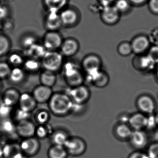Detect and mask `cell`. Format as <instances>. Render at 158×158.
Instances as JSON below:
<instances>
[{"mask_svg":"<svg viewBox=\"0 0 158 158\" xmlns=\"http://www.w3.org/2000/svg\"><path fill=\"white\" fill-rule=\"evenodd\" d=\"M120 13L114 6L103 7L101 13V18L108 25H112L118 22Z\"/></svg>","mask_w":158,"mask_h":158,"instance_id":"obj_11","label":"cell"},{"mask_svg":"<svg viewBox=\"0 0 158 158\" xmlns=\"http://www.w3.org/2000/svg\"><path fill=\"white\" fill-rule=\"evenodd\" d=\"M37 103L32 95L28 93H24L20 94L19 101L20 109L30 113L36 107Z\"/></svg>","mask_w":158,"mask_h":158,"instance_id":"obj_17","label":"cell"},{"mask_svg":"<svg viewBox=\"0 0 158 158\" xmlns=\"http://www.w3.org/2000/svg\"><path fill=\"white\" fill-rule=\"evenodd\" d=\"M74 103L67 94H53L49 101V107L51 112L58 116L67 115L72 111Z\"/></svg>","mask_w":158,"mask_h":158,"instance_id":"obj_1","label":"cell"},{"mask_svg":"<svg viewBox=\"0 0 158 158\" xmlns=\"http://www.w3.org/2000/svg\"><path fill=\"white\" fill-rule=\"evenodd\" d=\"M69 138L65 132L59 131L54 133L52 135V140L54 144L64 146Z\"/></svg>","mask_w":158,"mask_h":158,"instance_id":"obj_31","label":"cell"},{"mask_svg":"<svg viewBox=\"0 0 158 158\" xmlns=\"http://www.w3.org/2000/svg\"><path fill=\"white\" fill-rule=\"evenodd\" d=\"M130 3L133 4L135 5H140L144 3L147 0H129Z\"/></svg>","mask_w":158,"mask_h":158,"instance_id":"obj_49","label":"cell"},{"mask_svg":"<svg viewBox=\"0 0 158 158\" xmlns=\"http://www.w3.org/2000/svg\"><path fill=\"white\" fill-rule=\"evenodd\" d=\"M155 121H156V125H158V112L155 116Z\"/></svg>","mask_w":158,"mask_h":158,"instance_id":"obj_51","label":"cell"},{"mask_svg":"<svg viewBox=\"0 0 158 158\" xmlns=\"http://www.w3.org/2000/svg\"><path fill=\"white\" fill-rule=\"evenodd\" d=\"M13 107L5 104L2 101L0 103V118L2 119L9 118L12 112Z\"/></svg>","mask_w":158,"mask_h":158,"instance_id":"obj_36","label":"cell"},{"mask_svg":"<svg viewBox=\"0 0 158 158\" xmlns=\"http://www.w3.org/2000/svg\"><path fill=\"white\" fill-rule=\"evenodd\" d=\"M20 96V94L18 90L11 88L5 92L2 101L6 105L13 107L19 103Z\"/></svg>","mask_w":158,"mask_h":158,"instance_id":"obj_22","label":"cell"},{"mask_svg":"<svg viewBox=\"0 0 158 158\" xmlns=\"http://www.w3.org/2000/svg\"><path fill=\"white\" fill-rule=\"evenodd\" d=\"M149 7L153 13L158 14V0H149Z\"/></svg>","mask_w":158,"mask_h":158,"instance_id":"obj_45","label":"cell"},{"mask_svg":"<svg viewBox=\"0 0 158 158\" xmlns=\"http://www.w3.org/2000/svg\"><path fill=\"white\" fill-rule=\"evenodd\" d=\"M25 69L30 72H35L39 70L41 64L36 59L30 58L24 63Z\"/></svg>","mask_w":158,"mask_h":158,"instance_id":"obj_33","label":"cell"},{"mask_svg":"<svg viewBox=\"0 0 158 158\" xmlns=\"http://www.w3.org/2000/svg\"><path fill=\"white\" fill-rule=\"evenodd\" d=\"M1 131L7 135H12L16 132V125L9 118L2 119L0 123Z\"/></svg>","mask_w":158,"mask_h":158,"instance_id":"obj_29","label":"cell"},{"mask_svg":"<svg viewBox=\"0 0 158 158\" xmlns=\"http://www.w3.org/2000/svg\"><path fill=\"white\" fill-rule=\"evenodd\" d=\"M147 155L149 158H158V143L150 146Z\"/></svg>","mask_w":158,"mask_h":158,"instance_id":"obj_43","label":"cell"},{"mask_svg":"<svg viewBox=\"0 0 158 158\" xmlns=\"http://www.w3.org/2000/svg\"><path fill=\"white\" fill-rule=\"evenodd\" d=\"M117 52L119 54L122 56H127L130 55L133 53L130 43L123 42L120 44L117 47Z\"/></svg>","mask_w":158,"mask_h":158,"instance_id":"obj_32","label":"cell"},{"mask_svg":"<svg viewBox=\"0 0 158 158\" xmlns=\"http://www.w3.org/2000/svg\"><path fill=\"white\" fill-rule=\"evenodd\" d=\"M8 60L11 64L15 66L16 67L24 63V59L22 56L17 53L12 54L9 56Z\"/></svg>","mask_w":158,"mask_h":158,"instance_id":"obj_37","label":"cell"},{"mask_svg":"<svg viewBox=\"0 0 158 158\" xmlns=\"http://www.w3.org/2000/svg\"><path fill=\"white\" fill-rule=\"evenodd\" d=\"M9 64L5 62L0 63V78L2 79L9 77L11 71Z\"/></svg>","mask_w":158,"mask_h":158,"instance_id":"obj_39","label":"cell"},{"mask_svg":"<svg viewBox=\"0 0 158 158\" xmlns=\"http://www.w3.org/2000/svg\"><path fill=\"white\" fill-rule=\"evenodd\" d=\"M64 74L67 83L71 88L83 85L85 78L81 71L73 64L67 63L64 65Z\"/></svg>","mask_w":158,"mask_h":158,"instance_id":"obj_3","label":"cell"},{"mask_svg":"<svg viewBox=\"0 0 158 158\" xmlns=\"http://www.w3.org/2000/svg\"><path fill=\"white\" fill-rule=\"evenodd\" d=\"M130 4L129 0H116L114 6L121 14L127 12L130 9Z\"/></svg>","mask_w":158,"mask_h":158,"instance_id":"obj_35","label":"cell"},{"mask_svg":"<svg viewBox=\"0 0 158 158\" xmlns=\"http://www.w3.org/2000/svg\"><path fill=\"white\" fill-rule=\"evenodd\" d=\"M63 61V55L61 53L47 51L42 58L41 64L45 70L55 73L62 68Z\"/></svg>","mask_w":158,"mask_h":158,"instance_id":"obj_2","label":"cell"},{"mask_svg":"<svg viewBox=\"0 0 158 158\" xmlns=\"http://www.w3.org/2000/svg\"><path fill=\"white\" fill-rule=\"evenodd\" d=\"M3 157V147L0 145V158Z\"/></svg>","mask_w":158,"mask_h":158,"instance_id":"obj_50","label":"cell"},{"mask_svg":"<svg viewBox=\"0 0 158 158\" xmlns=\"http://www.w3.org/2000/svg\"><path fill=\"white\" fill-rule=\"evenodd\" d=\"M79 49V42L75 39H67L63 41L60 47L61 53L63 56L70 57L76 55Z\"/></svg>","mask_w":158,"mask_h":158,"instance_id":"obj_13","label":"cell"},{"mask_svg":"<svg viewBox=\"0 0 158 158\" xmlns=\"http://www.w3.org/2000/svg\"><path fill=\"white\" fill-rule=\"evenodd\" d=\"M47 51L43 44L41 45L37 43L28 49H26L25 54L30 58L37 60L39 58L42 59Z\"/></svg>","mask_w":158,"mask_h":158,"instance_id":"obj_23","label":"cell"},{"mask_svg":"<svg viewBox=\"0 0 158 158\" xmlns=\"http://www.w3.org/2000/svg\"><path fill=\"white\" fill-rule=\"evenodd\" d=\"M100 5L103 7H107V6H112L114 3H115L116 0H98Z\"/></svg>","mask_w":158,"mask_h":158,"instance_id":"obj_48","label":"cell"},{"mask_svg":"<svg viewBox=\"0 0 158 158\" xmlns=\"http://www.w3.org/2000/svg\"><path fill=\"white\" fill-rule=\"evenodd\" d=\"M35 134L40 138H45L48 135V130L43 125H40L36 128Z\"/></svg>","mask_w":158,"mask_h":158,"instance_id":"obj_44","label":"cell"},{"mask_svg":"<svg viewBox=\"0 0 158 158\" xmlns=\"http://www.w3.org/2000/svg\"><path fill=\"white\" fill-rule=\"evenodd\" d=\"M62 25L70 26L74 25L78 20V14L70 8L64 9L59 13Z\"/></svg>","mask_w":158,"mask_h":158,"instance_id":"obj_20","label":"cell"},{"mask_svg":"<svg viewBox=\"0 0 158 158\" xmlns=\"http://www.w3.org/2000/svg\"><path fill=\"white\" fill-rule=\"evenodd\" d=\"M68 153L63 146L54 145L48 151L49 158H66Z\"/></svg>","mask_w":158,"mask_h":158,"instance_id":"obj_28","label":"cell"},{"mask_svg":"<svg viewBox=\"0 0 158 158\" xmlns=\"http://www.w3.org/2000/svg\"><path fill=\"white\" fill-rule=\"evenodd\" d=\"M36 43V39L32 36H27L24 37L21 42L22 46L26 49H28Z\"/></svg>","mask_w":158,"mask_h":158,"instance_id":"obj_42","label":"cell"},{"mask_svg":"<svg viewBox=\"0 0 158 158\" xmlns=\"http://www.w3.org/2000/svg\"><path fill=\"white\" fill-rule=\"evenodd\" d=\"M67 94L70 97L74 104L82 105L90 99L91 93L88 87L82 85L71 88L69 93Z\"/></svg>","mask_w":158,"mask_h":158,"instance_id":"obj_5","label":"cell"},{"mask_svg":"<svg viewBox=\"0 0 158 158\" xmlns=\"http://www.w3.org/2000/svg\"><path fill=\"white\" fill-rule=\"evenodd\" d=\"M25 73L20 68L15 67L11 69L9 78L12 82L18 84L21 82L25 78Z\"/></svg>","mask_w":158,"mask_h":158,"instance_id":"obj_30","label":"cell"},{"mask_svg":"<svg viewBox=\"0 0 158 158\" xmlns=\"http://www.w3.org/2000/svg\"><path fill=\"white\" fill-rule=\"evenodd\" d=\"M10 43L8 39L4 35L0 34V56L8 52L10 49Z\"/></svg>","mask_w":158,"mask_h":158,"instance_id":"obj_34","label":"cell"},{"mask_svg":"<svg viewBox=\"0 0 158 158\" xmlns=\"http://www.w3.org/2000/svg\"><path fill=\"white\" fill-rule=\"evenodd\" d=\"M157 77H158V70H157Z\"/></svg>","mask_w":158,"mask_h":158,"instance_id":"obj_52","label":"cell"},{"mask_svg":"<svg viewBox=\"0 0 158 158\" xmlns=\"http://www.w3.org/2000/svg\"><path fill=\"white\" fill-rule=\"evenodd\" d=\"M87 78L93 85L98 88L105 87L109 81V77L107 73L102 70L93 75L87 76Z\"/></svg>","mask_w":158,"mask_h":158,"instance_id":"obj_18","label":"cell"},{"mask_svg":"<svg viewBox=\"0 0 158 158\" xmlns=\"http://www.w3.org/2000/svg\"><path fill=\"white\" fill-rule=\"evenodd\" d=\"M22 153L28 156H32L37 154L40 148L38 140L33 137L25 138L19 144Z\"/></svg>","mask_w":158,"mask_h":158,"instance_id":"obj_12","label":"cell"},{"mask_svg":"<svg viewBox=\"0 0 158 158\" xmlns=\"http://www.w3.org/2000/svg\"><path fill=\"white\" fill-rule=\"evenodd\" d=\"M57 77L54 72L45 70L40 76V81L42 85L51 87L53 86L56 81Z\"/></svg>","mask_w":158,"mask_h":158,"instance_id":"obj_27","label":"cell"},{"mask_svg":"<svg viewBox=\"0 0 158 158\" xmlns=\"http://www.w3.org/2000/svg\"><path fill=\"white\" fill-rule=\"evenodd\" d=\"M63 41L57 31H48L44 37L43 45L47 51H55L60 48Z\"/></svg>","mask_w":158,"mask_h":158,"instance_id":"obj_7","label":"cell"},{"mask_svg":"<svg viewBox=\"0 0 158 158\" xmlns=\"http://www.w3.org/2000/svg\"><path fill=\"white\" fill-rule=\"evenodd\" d=\"M64 146L68 154L74 156L83 155L86 148L85 142L81 138L77 137L69 138Z\"/></svg>","mask_w":158,"mask_h":158,"instance_id":"obj_6","label":"cell"},{"mask_svg":"<svg viewBox=\"0 0 158 158\" xmlns=\"http://www.w3.org/2000/svg\"><path fill=\"white\" fill-rule=\"evenodd\" d=\"M115 135L119 139L126 140L130 138L132 134V128L125 123L118 124L115 128Z\"/></svg>","mask_w":158,"mask_h":158,"instance_id":"obj_25","label":"cell"},{"mask_svg":"<svg viewBox=\"0 0 158 158\" xmlns=\"http://www.w3.org/2000/svg\"><path fill=\"white\" fill-rule=\"evenodd\" d=\"M45 23L48 31H57L62 25L59 13L48 12Z\"/></svg>","mask_w":158,"mask_h":158,"instance_id":"obj_16","label":"cell"},{"mask_svg":"<svg viewBox=\"0 0 158 158\" xmlns=\"http://www.w3.org/2000/svg\"><path fill=\"white\" fill-rule=\"evenodd\" d=\"M129 122L130 127L135 131H143L147 126V117L141 112L135 113L129 118Z\"/></svg>","mask_w":158,"mask_h":158,"instance_id":"obj_15","label":"cell"},{"mask_svg":"<svg viewBox=\"0 0 158 158\" xmlns=\"http://www.w3.org/2000/svg\"><path fill=\"white\" fill-rule=\"evenodd\" d=\"M51 87L41 85L37 86L34 89L32 96L37 103H44L49 101L53 95Z\"/></svg>","mask_w":158,"mask_h":158,"instance_id":"obj_14","label":"cell"},{"mask_svg":"<svg viewBox=\"0 0 158 158\" xmlns=\"http://www.w3.org/2000/svg\"><path fill=\"white\" fill-rule=\"evenodd\" d=\"M36 129L34 123L28 120L18 122L16 125L17 133L25 138L32 137L35 134Z\"/></svg>","mask_w":158,"mask_h":158,"instance_id":"obj_10","label":"cell"},{"mask_svg":"<svg viewBox=\"0 0 158 158\" xmlns=\"http://www.w3.org/2000/svg\"><path fill=\"white\" fill-rule=\"evenodd\" d=\"M133 53L137 56L143 55L150 49V42L147 37L143 35L135 37L130 43Z\"/></svg>","mask_w":158,"mask_h":158,"instance_id":"obj_8","label":"cell"},{"mask_svg":"<svg viewBox=\"0 0 158 158\" xmlns=\"http://www.w3.org/2000/svg\"><path fill=\"white\" fill-rule=\"evenodd\" d=\"M129 158H149L147 154H145L143 152L137 151L133 153L130 155Z\"/></svg>","mask_w":158,"mask_h":158,"instance_id":"obj_46","label":"cell"},{"mask_svg":"<svg viewBox=\"0 0 158 158\" xmlns=\"http://www.w3.org/2000/svg\"><path fill=\"white\" fill-rule=\"evenodd\" d=\"M136 105L141 113L152 115L156 110V104L151 97L147 95L140 96L136 101Z\"/></svg>","mask_w":158,"mask_h":158,"instance_id":"obj_9","label":"cell"},{"mask_svg":"<svg viewBox=\"0 0 158 158\" xmlns=\"http://www.w3.org/2000/svg\"><path fill=\"white\" fill-rule=\"evenodd\" d=\"M133 63L135 68L140 70L148 69L155 64L147 55H144L137 56L133 60Z\"/></svg>","mask_w":158,"mask_h":158,"instance_id":"obj_24","label":"cell"},{"mask_svg":"<svg viewBox=\"0 0 158 158\" xmlns=\"http://www.w3.org/2000/svg\"><path fill=\"white\" fill-rule=\"evenodd\" d=\"M130 141L133 147L140 149L146 146L147 138L145 133L143 131H134L131 135Z\"/></svg>","mask_w":158,"mask_h":158,"instance_id":"obj_19","label":"cell"},{"mask_svg":"<svg viewBox=\"0 0 158 158\" xmlns=\"http://www.w3.org/2000/svg\"><path fill=\"white\" fill-rule=\"evenodd\" d=\"M3 151L5 158H23L19 145L7 144L3 147Z\"/></svg>","mask_w":158,"mask_h":158,"instance_id":"obj_21","label":"cell"},{"mask_svg":"<svg viewBox=\"0 0 158 158\" xmlns=\"http://www.w3.org/2000/svg\"><path fill=\"white\" fill-rule=\"evenodd\" d=\"M44 2L48 12L59 13L67 4V0H44Z\"/></svg>","mask_w":158,"mask_h":158,"instance_id":"obj_26","label":"cell"},{"mask_svg":"<svg viewBox=\"0 0 158 158\" xmlns=\"http://www.w3.org/2000/svg\"><path fill=\"white\" fill-rule=\"evenodd\" d=\"M147 56L155 64H158V46L156 45L150 47Z\"/></svg>","mask_w":158,"mask_h":158,"instance_id":"obj_40","label":"cell"},{"mask_svg":"<svg viewBox=\"0 0 158 158\" xmlns=\"http://www.w3.org/2000/svg\"><path fill=\"white\" fill-rule=\"evenodd\" d=\"M30 117V112L24 111L19 109L17 110L15 114V118L18 122L28 120Z\"/></svg>","mask_w":158,"mask_h":158,"instance_id":"obj_41","label":"cell"},{"mask_svg":"<svg viewBox=\"0 0 158 158\" xmlns=\"http://www.w3.org/2000/svg\"><path fill=\"white\" fill-rule=\"evenodd\" d=\"M8 15V10L6 6L0 5V20L6 18Z\"/></svg>","mask_w":158,"mask_h":158,"instance_id":"obj_47","label":"cell"},{"mask_svg":"<svg viewBox=\"0 0 158 158\" xmlns=\"http://www.w3.org/2000/svg\"><path fill=\"white\" fill-rule=\"evenodd\" d=\"M102 60L98 56L90 54L86 56L82 62V68L87 76L93 75L101 70Z\"/></svg>","mask_w":158,"mask_h":158,"instance_id":"obj_4","label":"cell"},{"mask_svg":"<svg viewBox=\"0 0 158 158\" xmlns=\"http://www.w3.org/2000/svg\"><path fill=\"white\" fill-rule=\"evenodd\" d=\"M50 115L47 111L41 110L37 113L36 116V120L41 125H44L49 120Z\"/></svg>","mask_w":158,"mask_h":158,"instance_id":"obj_38","label":"cell"}]
</instances>
